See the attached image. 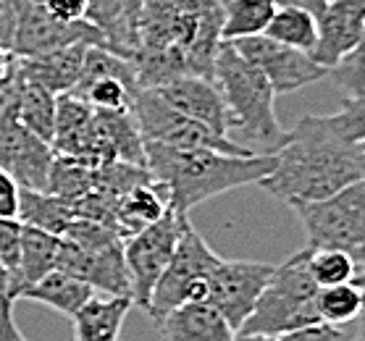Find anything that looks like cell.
Returning a JSON list of instances; mask_svg holds the SVG:
<instances>
[{
    "label": "cell",
    "mask_w": 365,
    "mask_h": 341,
    "mask_svg": "<svg viewBox=\"0 0 365 341\" xmlns=\"http://www.w3.org/2000/svg\"><path fill=\"white\" fill-rule=\"evenodd\" d=\"M276 14L271 0H224V26L221 40L237 42L266 34L268 24Z\"/></svg>",
    "instance_id": "d4e9b609"
},
{
    "label": "cell",
    "mask_w": 365,
    "mask_h": 341,
    "mask_svg": "<svg viewBox=\"0 0 365 341\" xmlns=\"http://www.w3.org/2000/svg\"><path fill=\"white\" fill-rule=\"evenodd\" d=\"M53 160H56L53 145L26 132L24 126H0V171H6L21 189L48 192Z\"/></svg>",
    "instance_id": "5bb4252c"
},
{
    "label": "cell",
    "mask_w": 365,
    "mask_h": 341,
    "mask_svg": "<svg viewBox=\"0 0 365 341\" xmlns=\"http://www.w3.org/2000/svg\"><path fill=\"white\" fill-rule=\"evenodd\" d=\"M213 82L232 116V129L247 140L263 142L268 152H276L284 142V129L276 118V92L268 79L250 61H245L234 45L224 42L216 58Z\"/></svg>",
    "instance_id": "277c9868"
},
{
    "label": "cell",
    "mask_w": 365,
    "mask_h": 341,
    "mask_svg": "<svg viewBox=\"0 0 365 341\" xmlns=\"http://www.w3.org/2000/svg\"><path fill=\"white\" fill-rule=\"evenodd\" d=\"M221 26V0H148L137 19L134 56L176 53L190 76L213 79L218 51L224 45Z\"/></svg>",
    "instance_id": "3957f363"
},
{
    "label": "cell",
    "mask_w": 365,
    "mask_h": 341,
    "mask_svg": "<svg viewBox=\"0 0 365 341\" xmlns=\"http://www.w3.org/2000/svg\"><path fill=\"white\" fill-rule=\"evenodd\" d=\"M58 255H61V236L45 234L40 229H32V226H24V231H21V260H19L16 273L9 278L6 297L16 302L19 291L37 283L48 273H53L58 268Z\"/></svg>",
    "instance_id": "d6986e66"
},
{
    "label": "cell",
    "mask_w": 365,
    "mask_h": 341,
    "mask_svg": "<svg viewBox=\"0 0 365 341\" xmlns=\"http://www.w3.org/2000/svg\"><path fill=\"white\" fill-rule=\"evenodd\" d=\"M145 3L148 0H121V16H124V24L129 26V32L134 37H137V19H140Z\"/></svg>",
    "instance_id": "60d3db41"
},
{
    "label": "cell",
    "mask_w": 365,
    "mask_h": 341,
    "mask_svg": "<svg viewBox=\"0 0 365 341\" xmlns=\"http://www.w3.org/2000/svg\"><path fill=\"white\" fill-rule=\"evenodd\" d=\"M234 341H282V339H276V336H260V333H237Z\"/></svg>",
    "instance_id": "7bdbcfd3"
},
{
    "label": "cell",
    "mask_w": 365,
    "mask_h": 341,
    "mask_svg": "<svg viewBox=\"0 0 365 341\" xmlns=\"http://www.w3.org/2000/svg\"><path fill=\"white\" fill-rule=\"evenodd\" d=\"M274 268L276 266L260 260H221L207 278L205 305L224 315L226 323L240 333L252 315L266 283L271 281Z\"/></svg>",
    "instance_id": "7c38bea8"
},
{
    "label": "cell",
    "mask_w": 365,
    "mask_h": 341,
    "mask_svg": "<svg viewBox=\"0 0 365 341\" xmlns=\"http://www.w3.org/2000/svg\"><path fill=\"white\" fill-rule=\"evenodd\" d=\"M6 289H9V273H6V268L0 263V294H6Z\"/></svg>",
    "instance_id": "f6af8a7d"
},
{
    "label": "cell",
    "mask_w": 365,
    "mask_h": 341,
    "mask_svg": "<svg viewBox=\"0 0 365 341\" xmlns=\"http://www.w3.org/2000/svg\"><path fill=\"white\" fill-rule=\"evenodd\" d=\"M363 271H365V268H363Z\"/></svg>",
    "instance_id": "f907efd6"
},
{
    "label": "cell",
    "mask_w": 365,
    "mask_h": 341,
    "mask_svg": "<svg viewBox=\"0 0 365 341\" xmlns=\"http://www.w3.org/2000/svg\"><path fill=\"white\" fill-rule=\"evenodd\" d=\"M307 255L310 250L305 247L274 268L271 281L266 283L252 315L240 328V333H260L282 339L305 325L321 323L316 308L318 283L307 271Z\"/></svg>",
    "instance_id": "5b68a950"
},
{
    "label": "cell",
    "mask_w": 365,
    "mask_h": 341,
    "mask_svg": "<svg viewBox=\"0 0 365 341\" xmlns=\"http://www.w3.org/2000/svg\"><path fill=\"white\" fill-rule=\"evenodd\" d=\"M95 189V168L84 166L79 160L56 155L48 176V194L76 205Z\"/></svg>",
    "instance_id": "f1b7e54d"
},
{
    "label": "cell",
    "mask_w": 365,
    "mask_h": 341,
    "mask_svg": "<svg viewBox=\"0 0 365 341\" xmlns=\"http://www.w3.org/2000/svg\"><path fill=\"white\" fill-rule=\"evenodd\" d=\"M137 87H132L124 79H116V76H106V79H98V82L87 84L82 90L68 92L76 100H84L92 110H103V113H132L134 105V95H137Z\"/></svg>",
    "instance_id": "4dcf8cb0"
},
{
    "label": "cell",
    "mask_w": 365,
    "mask_h": 341,
    "mask_svg": "<svg viewBox=\"0 0 365 341\" xmlns=\"http://www.w3.org/2000/svg\"><path fill=\"white\" fill-rule=\"evenodd\" d=\"M148 171L171 194V208L190 216L200 202L240 189L245 184H260L276 168L274 152H257L250 158H234L213 150H176L166 145L145 142Z\"/></svg>",
    "instance_id": "7a4b0ae2"
},
{
    "label": "cell",
    "mask_w": 365,
    "mask_h": 341,
    "mask_svg": "<svg viewBox=\"0 0 365 341\" xmlns=\"http://www.w3.org/2000/svg\"><path fill=\"white\" fill-rule=\"evenodd\" d=\"M92 297H95V289H92L90 283L79 281V278H74V276H68L56 268L53 273H48L37 283L19 291L16 302L19 300L40 302V305H48V308L58 310L63 315L74 318Z\"/></svg>",
    "instance_id": "7402d4cb"
},
{
    "label": "cell",
    "mask_w": 365,
    "mask_h": 341,
    "mask_svg": "<svg viewBox=\"0 0 365 341\" xmlns=\"http://www.w3.org/2000/svg\"><path fill=\"white\" fill-rule=\"evenodd\" d=\"M318 318L321 323H331V325H349L360 320V315L365 313L363 305V294L355 283H339V286H324L318 289Z\"/></svg>",
    "instance_id": "f546056e"
},
{
    "label": "cell",
    "mask_w": 365,
    "mask_h": 341,
    "mask_svg": "<svg viewBox=\"0 0 365 341\" xmlns=\"http://www.w3.org/2000/svg\"><path fill=\"white\" fill-rule=\"evenodd\" d=\"M329 76L347 98L365 95V32L355 48L329 71Z\"/></svg>",
    "instance_id": "d6a6232c"
},
{
    "label": "cell",
    "mask_w": 365,
    "mask_h": 341,
    "mask_svg": "<svg viewBox=\"0 0 365 341\" xmlns=\"http://www.w3.org/2000/svg\"><path fill=\"white\" fill-rule=\"evenodd\" d=\"M365 32V0H329L318 16V45L313 61L331 71Z\"/></svg>",
    "instance_id": "2e32d148"
},
{
    "label": "cell",
    "mask_w": 365,
    "mask_h": 341,
    "mask_svg": "<svg viewBox=\"0 0 365 341\" xmlns=\"http://www.w3.org/2000/svg\"><path fill=\"white\" fill-rule=\"evenodd\" d=\"M357 341H365V313L360 315V320H357Z\"/></svg>",
    "instance_id": "bcb514c9"
},
{
    "label": "cell",
    "mask_w": 365,
    "mask_h": 341,
    "mask_svg": "<svg viewBox=\"0 0 365 341\" xmlns=\"http://www.w3.org/2000/svg\"><path fill=\"white\" fill-rule=\"evenodd\" d=\"M153 92L174 110H179L182 116L207 126L210 132L221 134V137H229V132H232V116H229L226 103L213 79L179 76V79L163 84Z\"/></svg>",
    "instance_id": "9a60e30c"
},
{
    "label": "cell",
    "mask_w": 365,
    "mask_h": 341,
    "mask_svg": "<svg viewBox=\"0 0 365 341\" xmlns=\"http://www.w3.org/2000/svg\"><path fill=\"white\" fill-rule=\"evenodd\" d=\"M19 187L6 171H0V221H16L19 218Z\"/></svg>",
    "instance_id": "74e56055"
},
{
    "label": "cell",
    "mask_w": 365,
    "mask_h": 341,
    "mask_svg": "<svg viewBox=\"0 0 365 341\" xmlns=\"http://www.w3.org/2000/svg\"><path fill=\"white\" fill-rule=\"evenodd\" d=\"M84 56H87V48L74 45V48H61L32 58H19V74L61 98V95H68L82 79Z\"/></svg>",
    "instance_id": "e0dca14e"
},
{
    "label": "cell",
    "mask_w": 365,
    "mask_h": 341,
    "mask_svg": "<svg viewBox=\"0 0 365 341\" xmlns=\"http://www.w3.org/2000/svg\"><path fill=\"white\" fill-rule=\"evenodd\" d=\"M218 263L221 258L207 247V241L195 231V226H184L179 247L160 276V281L155 283L150 305L145 310L150 320L160 325V320L168 313H174L187 302H205L207 278L216 271Z\"/></svg>",
    "instance_id": "52a82bcc"
},
{
    "label": "cell",
    "mask_w": 365,
    "mask_h": 341,
    "mask_svg": "<svg viewBox=\"0 0 365 341\" xmlns=\"http://www.w3.org/2000/svg\"><path fill=\"white\" fill-rule=\"evenodd\" d=\"M19 71V58L11 51L0 48V79H9Z\"/></svg>",
    "instance_id": "b9f144b4"
},
{
    "label": "cell",
    "mask_w": 365,
    "mask_h": 341,
    "mask_svg": "<svg viewBox=\"0 0 365 341\" xmlns=\"http://www.w3.org/2000/svg\"><path fill=\"white\" fill-rule=\"evenodd\" d=\"M331 126L352 145H363L365 142V95L360 98H344L339 113L329 116Z\"/></svg>",
    "instance_id": "836d02e7"
},
{
    "label": "cell",
    "mask_w": 365,
    "mask_h": 341,
    "mask_svg": "<svg viewBox=\"0 0 365 341\" xmlns=\"http://www.w3.org/2000/svg\"><path fill=\"white\" fill-rule=\"evenodd\" d=\"M163 341H234L237 331L205 302H187L158 325Z\"/></svg>",
    "instance_id": "ac0fdd59"
},
{
    "label": "cell",
    "mask_w": 365,
    "mask_h": 341,
    "mask_svg": "<svg viewBox=\"0 0 365 341\" xmlns=\"http://www.w3.org/2000/svg\"><path fill=\"white\" fill-rule=\"evenodd\" d=\"M87 21L95 24L100 32L108 37V51L121 56V58H132L137 51V37L129 32L121 16V0H90V14Z\"/></svg>",
    "instance_id": "83f0119b"
},
{
    "label": "cell",
    "mask_w": 365,
    "mask_h": 341,
    "mask_svg": "<svg viewBox=\"0 0 365 341\" xmlns=\"http://www.w3.org/2000/svg\"><path fill=\"white\" fill-rule=\"evenodd\" d=\"M302 221L307 250H339L365 268V179L329 200L292 208Z\"/></svg>",
    "instance_id": "8992f818"
},
{
    "label": "cell",
    "mask_w": 365,
    "mask_h": 341,
    "mask_svg": "<svg viewBox=\"0 0 365 341\" xmlns=\"http://www.w3.org/2000/svg\"><path fill=\"white\" fill-rule=\"evenodd\" d=\"M266 37L282 42L292 51L313 56L318 45V19L302 9H276L266 29Z\"/></svg>",
    "instance_id": "4316f807"
},
{
    "label": "cell",
    "mask_w": 365,
    "mask_h": 341,
    "mask_svg": "<svg viewBox=\"0 0 365 341\" xmlns=\"http://www.w3.org/2000/svg\"><path fill=\"white\" fill-rule=\"evenodd\" d=\"M282 341H357V336L344 325L313 323L299 328V331L287 333V336H282Z\"/></svg>",
    "instance_id": "d590c367"
},
{
    "label": "cell",
    "mask_w": 365,
    "mask_h": 341,
    "mask_svg": "<svg viewBox=\"0 0 365 341\" xmlns=\"http://www.w3.org/2000/svg\"><path fill=\"white\" fill-rule=\"evenodd\" d=\"M21 231L24 226L19 221H0V263L9 278L16 273L19 260H21Z\"/></svg>",
    "instance_id": "e575fe53"
},
{
    "label": "cell",
    "mask_w": 365,
    "mask_h": 341,
    "mask_svg": "<svg viewBox=\"0 0 365 341\" xmlns=\"http://www.w3.org/2000/svg\"><path fill=\"white\" fill-rule=\"evenodd\" d=\"M352 283H355L357 289H360V294H363V305H365V271H360V273L352 278Z\"/></svg>",
    "instance_id": "ee69618b"
},
{
    "label": "cell",
    "mask_w": 365,
    "mask_h": 341,
    "mask_svg": "<svg viewBox=\"0 0 365 341\" xmlns=\"http://www.w3.org/2000/svg\"><path fill=\"white\" fill-rule=\"evenodd\" d=\"M14 305L16 302L0 294V341H26V336L16 325V318H14Z\"/></svg>",
    "instance_id": "f35d334b"
},
{
    "label": "cell",
    "mask_w": 365,
    "mask_h": 341,
    "mask_svg": "<svg viewBox=\"0 0 365 341\" xmlns=\"http://www.w3.org/2000/svg\"><path fill=\"white\" fill-rule=\"evenodd\" d=\"M19 224L40 229L53 236H63L66 229L76 221V208L71 202L53 197L48 192L21 189L19 194Z\"/></svg>",
    "instance_id": "603a6c76"
},
{
    "label": "cell",
    "mask_w": 365,
    "mask_h": 341,
    "mask_svg": "<svg viewBox=\"0 0 365 341\" xmlns=\"http://www.w3.org/2000/svg\"><path fill=\"white\" fill-rule=\"evenodd\" d=\"M360 150H363V155H365V142H363V145H360Z\"/></svg>",
    "instance_id": "c3c4849f"
},
{
    "label": "cell",
    "mask_w": 365,
    "mask_h": 341,
    "mask_svg": "<svg viewBox=\"0 0 365 341\" xmlns=\"http://www.w3.org/2000/svg\"><path fill=\"white\" fill-rule=\"evenodd\" d=\"M187 224H190V218L179 216L171 208L160 221L124 239V260L129 281H132V302L140 310H148L153 289L174 258Z\"/></svg>",
    "instance_id": "30bf717a"
},
{
    "label": "cell",
    "mask_w": 365,
    "mask_h": 341,
    "mask_svg": "<svg viewBox=\"0 0 365 341\" xmlns=\"http://www.w3.org/2000/svg\"><path fill=\"white\" fill-rule=\"evenodd\" d=\"M307 271L318 283V289H324V286H339L352 281L357 276V263L339 250H310Z\"/></svg>",
    "instance_id": "1f68e13d"
},
{
    "label": "cell",
    "mask_w": 365,
    "mask_h": 341,
    "mask_svg": "<svg viewBox=\"0 0 365 341\" xmlns=\"http://www.w3.org/2000/svg\"><path fill=\"white\" fill-rule=\"evenodd\" d=\"M134 302L129 297H92L71 320L74 341H118Z\"/></svg>",
    "instance_id": "44dd1931"
},
{
    "label": "cell",
    "mask_w": 365,
    "mask_h": 341,
    "mask_svg": "<svg viewBox=\"0 0 365 341\" xmlns=\"http://www.w3.org/2000/svg\"><path fill=\"white\" fill-rule=\"evenodd\" d=\"M132 113L137 126H140L142 140L153 142V145H166V147H176V150H213L234 155V158L257 155L247 145H240L232 137H221V134L210 132L207 126L182 116L179 110L160 100L153 90H140L134 95Z\"/></svg>",
    "instance_id": "9c48e42d"
},
{
    "label": "cell",
    "mask_w": 365,
    "mask_h": 341,
    "mask_svg": "<svg viewBox=\"0 0 365 341\" xmlns=\"http://www.w3.org/2000/svg\"><path fill=\"white\" fill-rule=\"evenodd\" d=\"M42 9L48 11L56 21L63 24H76V21H87L90 14V0H45Z\"/></svg>",
    "instance_id": "8d00e7d4"
},
{
    "label": "cell",
    "mask_w": 365,
    "mask_h": 341,
    "mask_svg": "<svg viewBox=\"0 0 365 341\" xmlns=\"http://www.w3.org/2000/svg\"><path fill=\"white\" fill-rule=\"evenodd\" d=\"M29 3H40V6H42V3H45V0H29Z\"/></svg>",
    "instance_id": "7dc6e473"
},
{
    "label": "cell",
    "mask_w": 365,
    "mask_h": 341,
    "mask_svg": "<svg viewBox=\"0 0 365 341\" xmlns=\"http://www.w3.org/2000/svg\"><path fill=\"white\" fill-rule=\"evenodd\" d=\"M58 271L90 283L106 297H129L132 281L124 260V239L110 229H87L74 241L61 239Z\"/></svg>",
    "instance_id": "ba28073f"
},
{
    "label": "cell",
    "mask_w": 365,
    "mask_h": 341,
    "mask_svg": "<svg viewBox=\"0 0 365 341\" xmlns=\"http://www.w3.org/2000/svg\"><path fill=\"white\" fill-rule=\"evenodd\" d=\"M276 168L260 189L289 208L329 200L365 179V155L331 126L329 116H302L274 152Z\"/></svg>",
    "instance_id": "6da1fadb"
},
{
    "label": "cell",
    "mask_w": 365,
    "mask_h": 341,
    "mask_svg": "<svg viewBox=\"0 0 365 341\" xmlns=\"http://www.w3.org/2000/svg\"><path fill=\"white\" fill-rule=\"evenodd\" d=\"M229 45H234V51L240 53L242 58L250 61L260 74L266 76L276 95H289V92L302 90L307 84L329 76V71L321 63H316L310 53L292 51V48L271 40L266 34L229 42Z\"/></svg>",
    "instance_id": "4fadbf2b"
},
{
    "label": "cell",
    "mask_w": 365,
    "mask_h": 341,
    "mask_svg": "<svg viewBox=\"0 0 365 341\" xmlns=\"http://www.w3.org/2000/svg\"><path fill=\"white\" fill-rule=\"evenodd\" d=\"M0 6H3V0H0Z\"/></svg>",
    "instance_id": "681fc988"
},
{
    "label": "cell",
    "mask_w": 365,
    "mask_h": 341,
    "mask_svg": "<svg viewBox=\"0 0 365 341\" xmlns=\"http://www.w3.org/2000/svg\"><path fill=\"white\" fill-rule=\"evenodd\" d=\"M56 110H58V98L48 92L40 84L29 82L21 76V87H19V110L16 124L24 126L26 132L40 137L42 142L53 145V134H56Z\"/></svg>",
    "instance_id": "cb8c5ba5"
},
{
    "label": "cell",
    "mask_w": 365,
    "mask_h": 341,
    "mask_svg": "<svg viewBox=\"0 0 365 341\" xmlns=\"http://www.w3.org/2000/svg\"><path fill=\"white\" fill-rule=\"evenodd\" d=\"M276 9H302L307 14H313V16H321L324 9L329 6V0H271Z\"/></svg>",
    "instance_id": "ab89813d"
},
{
    "label": "cell",
    "mask_w": 365,
    "mask_h": 341,
    "mask_svg": "<svg viewBox=\"0 0 365 341\" xmlns=\"http://www.w3.org/2000/svg\"><path fill=\"white\" fill-rule=\"evenodd\" d=\"M168 210H171V194L163 184L153 179L148 184H140L137 189H132L124 197H118L113 229L121 239H129L134 234H140L142 229L160 221Z\"/></svg>",
    "instance_id": "ffe728a7"
},
{
    "label": "cell",
    "mask_w": 365,
    "mask_h": 341,
    "mask_svg": "<svg viewBox=\"0 0 365 341\" xmlns=\"http://www.w3.org/2000/svg\"><path fill=\"white\" fill-rule=\"evenodd\" d=\"M11 3H14V16H16L11 53L16 58H32V56L61 51V48H74V45L108 51V37L90 21L63 24L50 16L40 3H29V0H11Z\"/></svg>",
    "instance_id": "8fae6325"
},
{
    "label": "cell",
    "mask_w": 365,
    "mask_h": 341,
    "mask_svg": "<svg viewBox=\"0 0 365 341\" xmlns=\"http://www.w3.org/2000/svg\"><path fill=\"white\" fill-rule=\"evenodd\" d=\"M95 113H98V121L108 137V145L116 160L129 163V166L148 168L145 140H142L140 126L134 121V113H103V110H95Z\"/></svg>",
    "instance_id": "484cf974"
}]
</instances>
